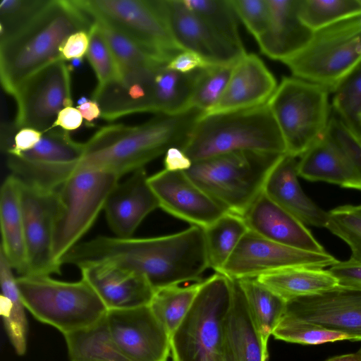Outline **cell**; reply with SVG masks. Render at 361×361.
Returning a JSON list of instances; mask_svg holds the SVG:
<instances>
[{
    "label": "cell",
    "instance_id": "obj_2",
    "mask_svg": "<svg viewBox=\"0 0 361 361\" xmlns=\"http://www.w3.org/2000/svg\"><path fill=\"white\" fill-rule=\"evenodd\" d=\"M202 114L192 108L176 114H157L138 126H104L84 143V153L78 166L121 178L144 168L170 147L183 149Z\"/></svg>",
    "mask_w": 361,
    "mask_h": 361
},
{
    "label": "cell",
    "instance_id": "obj_26",
    "mask_svg": "<svg viewBox=\"0 0 361 361\" xmlns=\"http://www.w3.org/2000/svg\"><path fill=\"white\" fill-rule=\"evenodd\" d=\"M232 286L231 303L223 324L224 361H267L268 348L256 328L238 281L232 279Z\"/></svg>",
    "mask_w": 361,
    "mask_h": 361
},
{
    "label": "cell",
    "instance_id": "obj_39",
    "mask_svg": "<svg viewBox=\"0 0 361 361\" xmlns=\"http://www.w3.org/2000/svg\"><path fill=\"white\" fill-rule=\"evenodd\" d=\"M94 22L98 25L110 47L119 66L121 75L128 71L167 64L126 35L102 23Z\"/></svg>",
    "mask_w": 361,
    "mask_h": 361
},
{
    "label": "cell",
    "instance_id": "obj_37",
    "mask_svg": "<svg viewBox=\"0 0 361 361\" xmlns=\"http://www.w3.org/2000/svg\"><path fill=\"white\" fill-rule=\"evenodd\" d=\"M272 335L276 339L303 345L349 340L348 335L284 314Z\"/></svg>",
    "mask_w": 361,
    "mask_h": 361
},
{
    "label": "cell",
    "instance_id": "obj_8",
    "mask_svg": "<svg viewBox=\"0 0 361 361\" xmlns=\"http://www.w3.org/2000/svg\"><path fill=\"white\" fill-rule=\"evenodd\" d=\"M232 279L215 272L202 281L188 313L171 338L173 361H224L223 324Z\"/></svg>",
    "mask_w": 361,
    "mask_h": 361
},
{
    "label": "cell",
    "instance_id": "obj_52",
    "mask_svg": "<svg viewBox=\"0 0 361 361\" xmlns=\"http://www.w3.org/2000/svg\"><path fill=\"white\" fill-rule=\"evenodd\" d=\"M77 109L80 111L83 119L88 123L101 118L102 112L100 107L94 100H88L85 103L78 105Z\"/></svg>",
    "mask_w": 361,
    "mask_h": 361
},
{
    "label": "cell",
    "instance_id": "obj_32",
    "mask_svg": "<svg viewBox=\"0 0 361 361\" xmlns=\"http://www.w3.org/2000/svg\"><path fill=\"white\" fill-rule=\"evenodd\" d=\"M238 281L262 342L268 348L269 338L285 313L287 301L255 278Z\"/></svg>",
    "mask_w": 361,
    "mask_h": 361
},
{
    "label": "cell",
    "instance_id": "obj_7",
    "mask_svg": "<svg viewBox=\"0 0 361 361\" xmlns=\"http://www.w3.org/2000/svg\"><path fill=\"white\" fill-rule=\"evenodd\" d=\"M119 179L109 173L77 166L55 190L52 255L59 265L94 224Z\"/></svg>",
    "mask_w": 361,
    "mask_h": 361
},
{
    "label": "cell",
    "instance_id": "obj_45",
    "mask_svg": "<svg viewBox=\"0 0 361 361\" xmlns=\"http://www.w3.org/2000/svg\"><path fill=\"white\" fill-rule=\"evenodd\" d=\"M238 19L255 39L267 29L270 10L267 0H231Z\"/></svg>",
    "mask_w": 361,
    "mask_h": 361
},
{
    "label": "cell",
    "instance_id": "obj_56",
    "mask_svg": "<svg viewBox=\"0 0 361 361\" xmlns=\"http://www.w3.org/2000/svg\"><path fill=\"white\" fill-rule=\"evenodd\" d=\"M360 4H361V0H360Z\"/></svg>",
    "mask_w": 361,
    "mask_h": 361
},
{
    "label": "cell",
    "instance_id": "obj_51",
    "mask_svg": "<svg viewBox=\"0 0 361 361\" xmlns=\"http://www.w3.org/2000/svg\"><path fill=\"white\" fill-rule=\"evenodd\" d=\"M83 118L77 108L67 106L60 111L51 129L60 127L67 132L75 130L80 127Z\"/></svg>",
    "mask_w": 361,
    "mask_h": 361
},
{
    "label": "cell",
    "instance_id": "obj_40",
    "mask_svg": "<svg viewBox=\"0 0 361 361\" xmlns=\"http://www.w3.org/2000/svg\"><path fill=\"white\" fill-rule=\"evenodd\" d=\"M332 94L331 105L337 117L361 136V63Z\"/></svg>",
    "mask_w": 361,
    "mask_h": 361
},
{
    "label": "cell",
    "instance_id": "obj_27",
    "mask_svg": "<svg viewBox=\"0 0 361 361\" xmlns=\"http://www.w3.org/2000/svg\"><path fill=\"white\" fill-rule=\"evenodd\" d=\"M298 176L361 190V176L340 147L325 134L301 157Z\"/></svg>",
    "mask_w": 361,
    "mask_h": 361
},
{
    "label": "cell",
    "instance_id": "obj_34",
    "mask_svg": "<svg viewBox=\"0 0 361 361\" xmlns=\"http://www.w3.org/2000/svg\"><path fill=\"white\" fill-rule=\"evenodd\" d=\"M201 283L170 286L154 291L149 305L171 338L190 310Z\"/></svg>",
    "mask_w": 361,
    "mask_h": 361
},
{
    "label": "cell",
    "instance_id": "obj_55",
    "mask_svg": "<svg viewBox=\"0 0 361 361\" xmlns=\"http://www.w3.org/2000/svg\"><path fill=\"white\" fill-rule=\"evenodd\" d=\"M357 210L361 214V204L357 206Z\"/></svg>",
    "mask_w": 361,
    "mask_h": 361
},
{
    "label": "cell",
    "instance_id": "obj_24",
    "mask_svg": "<svg viewBox=\"0 0 361 361\" xmlns=\"http://www.w3.org/2000/svg\"><path fill=\"white\" fill-rule=\"evenodd\" d=\"M270 19L265 31L256 39L262 53L283 61L301 50L313 31L299 17L300 0H267Z\"/></svg>",
    "mask_w": 361,
    "mask_h": 361
},
{
    "label": "cell",
    "instance_id": "obj_33",
    "mask_svg": "<svg viewBox=\"0 0 361 361\" xmlns=\"http://www.w3.org/2000/svg\"><path fill=\"white\" fill-rule=\"evenodd\" d=\"M203 229L208 267L219 273L248 228L242 216L228 212Z\"/></svg>",
    "mask_w": 361,
    "mask_h": 361
},
{
    "label": "cell",
    "instance_id": "obj_19",
    "mask_svg": "<svg viewBox=\"0 0 361 361\" xmlns=\"http://www.w3.org/2000/svg\"><path fill=\"white\" fill-rule=\"evenodd\" d=\"M171 34L182 50L193 51L210 64L231 65L246 52L224 39L192 12L183 1L162 0Z\"/></svg>",
    "mask_w": 361,
    "mask_h": 361
},
{
    "label": "cell",
    "instance_id": "obj_21",
    "mask_svg": "<svg viewBox=\"0 0 361 361\" xmlns=\"http://www.w3.org/2000/svg\"><path fill=\"white\" fill-rule=\"evenodd\" d=\"M82 279L95 290L107 310L149 305L154 290L142 275L111 262H97L79 268Z\"/></svg>",
    "mask_w": 361,
    "mask_h": 361
},
{
    "label": "cell",
    "instance_id": "obj_44",
    "mask_svg": "<svg viewBox=\"0 0 361 361\" xmlns=\"http://www.w3.org/2000/svg\"><path fill=\"white\" fill-rule=\"evenodd\" d=\"M326 135L340 147L361 176V136L338 117H331Z\"/></svg>",
    "mask_w": 361,
    "mask_h": 361
},
{
    "label": "cell",
    "instance_id": "obj_38",
    "mask_svg": "<svg viewBox=\"0 0 361 361\" xmlns=\"http://www.w3.org/2000/svg\"><path fill=\"white\" fill-rule=\"evenodd\" d=\"M233 64H211L197 70L189 108L203 114L212 109L226 88Z\"/></svg>",
    "mask_w": 361,
    "mask_h": 361
},
{
    "label": "cell",
    "instance_id": "obj_10",
    "mask_svg": "<svg viewBox=\"0 0 361 361\" xmlns=\"http://www.w3.org/2000/svg\"><path fill=\"white\" fill-rule=\"evenodd\" d=\"M330 94L317 84L293 75L283 78L267 104L286 154L300 157L325 134L331 118Z\"/></svg>",
    "mask_w": 361,
    "mask_h": 361
},
{
    "label": "cell",
    "instance_id": "obj_25",
    "mask_svg": "<svg viewBox=\"0 0 361 361\" xmlns=\"http://www.w3.org/2000/svg\"><path fill=\"white\" fill-rule=\"evenodd\" d=\"M298 164L297 157L283 154L270 172L263 191L305 225L326 228L329 213L303 192L298 178Z\"/></svg>",
    "mask_w": 361,
    "mask_h": 361
},
{
    "label": "cell",
    "instance_id": "obj_29",
    "mask_svg": "<svg viewBox=\"0 0 361 361\" xmlns=\"http://www.w3.org/2000/svg\"><path fill=\"white\" fill-rule=\"evenodd\" d=\"M255 279L286 301L317 294L338 285L328 269L312 267H290Z\"/></svg>",
    "mask_w": 361,
    "mask_h": 361
},
{
    "label": "cell",
    "instance_id": "obj_35",
    "mask_svg": "<svg viewBox=\"0 0 361 361\" xmlns=\"http://www.w3.org/2000/svg\"><path fill=\"white\" fill-rule=\"evenodd\" d=\"M184 4L209 27L227 41L243 46L238 17L231 0H183Z\"/></svg>",
    "mask_w": 361,
    "mask_h": 361
},
{
    "label": "cell",
    "instance_id": "obj_1",
    "mask_svg": "<svg viewBox=\"0 0 361 361\" xmlns=\"http://www.w3.org/2000/svg\"><path fill=\"white\" fill-rule=\"evenodd\" d=\"M104 262L137 272L154 290L202 281L201 276L209 268L204 229L196 226L157 237L97 236L79 243L61 259L62 265L78 268Z\"/></svg>",
    "mask_w": 361,
    "mask_h": 361
},
{
    "label": "cell",
    "instance_id": "obj_6",
    "mask_svg": "<svg viewBox=\"0 0 361 361\" xmlns=\"http://www.w3.org/2000/svg\"><path fill=\"white\" fill-rule=\"evenodd\" d=\"M23 304L39 322L57 329L63 335L88 327L107 313V308L84 279L67 282L48 275L16 278Z\"/></svg>",
    "mask_w": 361,
    "mask_h": 361
},
{
    "label": "cell",
    "instance_id": "obj_54",
    "mask_svg": "<svg viewBox=\"0 0 361 361\" xmlns=\"http://www.w3.org/2000/svg\"><path fill=\"white\" fill-rule=\"evenodd\" d=\"M82 62H83V59H75L71 61V63L69 65L73 70V68L80 67L81 66V64L82 63Z\"/></svg>",
    "mask_w": 361,
    "mask_h": 361
},
{
    "label": "cell",
    "instance_id": "obj_31",
    "mask_svg": "<svg viewBox=\"0 0 361 361\" xmlns=\"http://www.w3.org/2000/svg\"><path fill=\"white\" fill-rule=\"evenodd\" d=\"M63 336L71 361H130L116 344L106 314L88 327Z\"/></svg>",
    "mask_w": 361,
    "mask_h": 361
},
{
    "label": "cell",
    "instance_id": "obj_11",
    "mask_svg": "<svg viewBox=\"0 0 361 361\" xmlns=\"http://www.w3.org/2000/svg\"><path fill=\"white\" fill-rule=\"evenodd\" d=\"M94 21L129 37L168 63L183 51L164 16L162 0H73Z\"/></svg>",
    "mask_w": 361,
    "mask_h": 361
},
{
    "label": "cell",
    "instance_id": "obj_23",
    "mask_svg": "<svg viewBox=\"0 0 361 361\" xmlns=\"http://www.w3.org/2000/svg\"><path fill=\"white\" fill-rule=\"evenodd\" d=\"M248 230L269 240L315 252H326L305 225L262 191L242 216Z\"/></svg>",
    "mask_w": 361,
    "mask_h": 361
},
{
    "label": "cell",
    "instance_id": "obj_16",
    "mask_svg": "<svg viewBox=\"0 0 361 361\" xmlns=\"http://www.w3.org/2000/svg\"><path fill=\"white\" fill-rule=\"evenodd\" d=\"M106 319L112 337L130 361H167L171 337L149 305L109 310Z\"/></svg>",
    "mask_w": 361,
    "mask_h": 361
},
{
    "label": "cell",
    "instance_id": "obj_30",
    "mask_svg": "<svg viewBox=\"0 0 361 361\" xmlns=\"http://www.w3.org/2000/svg\"><path fill=\"white\" fill-rule=\"evenodd\" d=\"M13 271L8 261L0 251V313L16 353L23 355L27 348V322L25 307Z\"/></svg>",
    "mask_w": 361,
    "mask_h": 361
},
{
    "label": "cell",
    "instance_id": "obj_36",
    "mask_svg": "<svg viewBox=\"0 0 361 361\" xmlns=\"http://www.w3.org/2000/svg\"><path fill=\"white\" fill-rule=\"evenodd\" d=\"M361 15L360 0H300L299 17L315 32L338 21Z\"/></svg>",
    "mask_w": 361,
    "mask_h": 361
},
{
    "label": "cell",
    "instance_id": "obj_43",
    "mask_svg": "<svg viewBox=\"0 0 361 361\" xmlns=\"http://www.w3.org/2000/svg\"><path fill=\"white\" fill-rule=\"evenodd\" d=\"M49 0H1L0 39L14 35L29 24Z\"/></svg>",
    "mask_w": 361,
    "mask_h": 361
},
{
    "label": "cell",
    "instance_id": "obj_28",
    "mask_svg": "<svg viewBox=\"0 0 361 361\" xmlns=\"http://www.w3.org/2000/svg\"><path fill=\"white\" fill-rule=\"evenodd\" d=\"M0 225L3 252L20 276L27 274V249L21 204V181L13 174L3 182L0 191Z\"/></svg>",
    "mask_w": 361,
    "mask_h": 361
},
{
    "label": "cell",
    "instance_id": "obj_13",
    "mask_svg": "<svg viewBox=\"0 0 361 361\" xmlns=\"http://www.w3.org/2000/svg\"><path fill=\"white\" fill-rule=\"evenodd\" d=\"M83 153L84 143L67 131L51 129L32 149L8 155L7 165L22 182L55 190L76 169Z\"/></svg>",
    "mask_w": 361,
    "mask_h": 361
},
{
    "label": "cell",
    "instance_id": "obj_15",
    "mask_svg": "<svg viewBox=\"0 0 361 361\" xmlns=\"http://www.w3.org/2000/svg\"><path fill=\"white\" fill-rule=\"evenodd\" d=\"M21 204L27 249L26 275L60 274L61 267L55 262L52 255L57 207L55 190L21 181Z\"/></svg>",
    "mask_w": 361,
    "mask_h": 361
},
{
    "label": "cell",
    "instance_id": "obj_22",
    "mask_svg": "<svg viewBox=\"0 0 361 361\" xmlns=\"http://www.w3.org/2000/svg\"><path fill=\"white\" fill-rule=\"evenodd\" d=\"M148 178L145 168L140 169L118 182L109 194L104 211L115 236L132 237L145 217L159 207Z\"/></svg>",
    "mask_w": 361,
    "mask_h": 361
},
{
    "label": "cell",
    "instance_id": "obj_50",
    "mask_svg": "<svg viewBox=\"0 0 361 361\" xmlns=\"http://www.w3.org/2000/svg\"><path fill=\"white\" fill-rule=\"evenodd\" d=\"M164 154V169L167 171H185L193 163L185 152L177 147H170Z\"/></svg>",
    "mask_w": 361,
    "mask_h": 361
},
{
    "label": "cell",
    "instance_id": "obj_46",
    "mask_svg": "<svg viewBox=\"0 0 361 361\" xmlns=\"http://www.w3.org/2000/svg\"><path fill=\"white\" fill-rule=\"evenodd\" d=\"M328 270L337 279L338 285L361 287V262L351 259L338 261Z\"/></svg>",
    "mask_w": 361,
    "mask_h": 361
},
{
    "label": "cell",
    "instance_id": "obj_42",
    "mask_svg": "<svg viewBox=\"0 0 361 361\" xmlns=\"http://www.w3.org/2000/svg\"><path fill=\"white\" fill-rule=\"evenodd\" d=\"M90 30V44L86 54L98 83L102 86L121 77V71L113 52L98 25L93 21Z\"/></svg>",
    "mask_w": 361,
    "mask_h": 361
},
{
    "label": "cell",
    "instance_id": "obj_17",
    "mask_svg": "<svg viewBox=\"0 0 361 361\" xmlns=\"http://www.w3.org/2000/svg\"><path fill=\"white\" fill-rule=\"evenodd\" d=\"M286 314L344 333L361 341V287L338 285L287 301Z\"/></svg>",
    "mask_w": 361,
    "mask_h": 361
},
{
    "label": "cell",
    "instance_id": "obj_4",
    "mask_svg": "<svg viewBox=\"0 0 361 361\" xmlns=\"http://www.w3.org/2000/svg\"><path fill=\"white\" fill-rule=\"evenodd\" d=\"M183 150L192 162L236 152H286L267 103L245 110L201 116Z\"/></svg>",
    "mask_w": 361,
    "mask_h": 361
},
{
    "label": "cell",
    "instance_id": "obj_53",
    "mask_svg": "<svg viewBox=\"0 0 361 361\" xmlns=\"http://www.w3.org/2000/svg\"><path fill=\"white\" fill-rule=\"evenodd\" d=\"M326 361H361V349L355 353L336 356L331 357Z\"/></svg>",
    "mask_w": 361,
    "mask_h": 361
},
{
    "label": "cell",
    "instance_id": "obj_9",
    "mask_svg": "<svg viewBox=\"0 0 361 361\" xmlns=\"http://www.w3.org/2000/svg\"><path fill=\"white\" fill-rule=\"evenodd\" d=\"M282 63L293 76L333 93L361 63V15L314 32L301 50Z\"/></svg>",
    "mask_w": 361,
    "mask_h": 361
},
{
    "label": "cell",
    "instance_id": "obj_14",
    "mask_svg": "<svg viewBox=\"0 0 361 361\" xmlns=\"http://www.w3.org/2000/svg\"><path fill=\"white\" fill-rule=\"evenodd\" d=\"M337 262L327 252H315L289 247L248 230L219 273L239 280L295 267L324 268Z\"/></svg>",
    "mask_w": 361,
    "mask_h": 361
},
{
    "label": "cell",
    "instance_id": "obj_12",
    "mask_svg": "<svg viewBox=\"0 0 361 361\" xmlns=\"http://www.w3.org/2000/svg\"><path fill=\"white\" fill-rule=\"evenodd\" d=\"M59 59L26 79L13 97L17 104L15 128H31L45 133L51 129L63 108L73 106L72 68Z\"/></svg>",
    "mask_w": 361,
    "mask_h": 361
},
{
    "label": "cell",
    "instance_id": "obj_49",
    "mask_svg": "<svg viewBox=\"0 0 361 361\" xmlns=\"http://www.w3.org/2000/svg\"><path fill=\"white\" fill-rule=\"evenodd\" d=\"M211 65L199 54L183 50L177 54L166 65L167 68L181 73H190Z\"/></svg>",
    "mask_w": 361,
    "mask_h": 361
},
{
    "label": "cell",
    "instance_id": "obj_3",
    "mask_svg": "<svg viewBox=\"0 0 361 361\" xmlns=\"http://www.w3.org/2000/svg\"><path fill=\"white\" fill-rule=\"evenodd\" d=\"M93 20L73 0H49L25 27L0 40V78L11 95L29 77L61 59L60 48L74 32H90Z\"/></svg>",
    "mask_w": 361,
    "mask_h": 361
},
{
    "label": "cell",
    "instance_id": "obj_18",
    "mask_svg": "<svg viewBox=\"0 0 361 361\" xmlns=\"http://www.w3.org/2000/svg\"><path fill=\"white\" fill-rule=\"evenodd\" d=\"M159 207L191 226L206 228L228 211L185 171L163 169L148 178Z\"/></svg>",
    "mask_w": 361,
    "mask_h": 361
},
{
    "label": "cell",
    "instance_id": "obj_41",
    "mask_svg": "<svg viewBox=\"0 0 361 361\" xmlns=\"http://www.w3.org/2000/svg\"><path fill=\"white\" fill-rule=\"evenodd\" d=\"M328 213L326 228L349 245L350 259L361 262V214L351 204L336 207Z\"/></svg>",
    "mask_w": 361,
    "mask_h": 361
},
{
    "label": "cell",
    "instance_id": "obj_48",
    "mask_svg": "<svg viewBox=\"0 0 361 361\" xmlns=\"http://www.w3.org/2000/svg\"><path fill=\"white\" fill-rule=\"evenodd\" d=\"M43 133L31 128L18 129L14 134L11 145L6 152L8 155L17 157L23 152L32 149L39 142Z\"/></svg>",
    "mask_w": 361,
    "mask_h": 361
},
{
    "label": "cell",
    "instance_id": "obj_20",
    "mask_svg": "<svg viewBox=\"0 0 361 361\" xmlns=\"http://www.w3.org/2000/svg\"><path fill=\"white\" fill-rule=\"evenodd\" d=\"M276 80L256 54L245 53L233 66L226 88L216 104L202 116L245 110L267 103Z\"/></svg>",
    "mask_w": 361,
    "mask_h": 361
},
{
    "label": "cell",
    "instance_id": "obj_5",
    "mask_svg": "<svg viewBox=\"0 0 361 361\" xmlns=\"http://www.w3.org/2000/svg\"><path fill=\"white\" fill-rule=\"evenodd\" d=\"M283 154L236 152L193 162L185 173L228 212L240 216L263 191Z\"/></svg>",
    "mask_w": 361,
    "mask_h": 361
},
{
    "label": "cell",
    "instance_id": "obj_47",
    "mask_svg": "<svg viewBox=\"0 0 361 361\" xmlns=\"http://www.w3.org/2000/svg\"><path fill=\"white\" fill-rule=\"evenodd\" d=\"M90 44V32L85 30L73 33L63 42L60 48L61 59L71 61L83 59L87 54Z\"/></svg>",
    "mask_w": 361,
    "mask_h": 361
}]
</instances>
